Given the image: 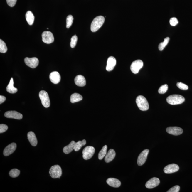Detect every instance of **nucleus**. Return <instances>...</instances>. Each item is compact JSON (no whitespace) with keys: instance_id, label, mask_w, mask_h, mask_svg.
<instances>
[{"instance_id":"1","label":"nucleus","mask_w":192,"mask_h":192,"mask_svg":"<svg viewBox=\"0 0 192 192\" xmlns=\"http://www.w3.org/2000/svg\"><path fill=\"white\" fill-rule=\"evenodd\" d=\"M105 18L102 16H99L94 18L91 25V30L92 32L97 31L103 25Z\"/></svg>"},{"instance_id":"2","label":"nucleus","mask_w":192,"mask_h":192,"mask_svg":"<svg viewBox=\"0 0 192 192\" xmlns=\"http://www.w3.org/2000/svg\"><path fill=\"white\" fill-rule=\"evenodd\" d=\"M136 103L139 108L141 110L146 111L149 108V102L144 96H138L136 99Z\"/></svg>"},{"instance_id":"3","label":"nucleus","mask_w":192,"mask_h":192,"mask_svg":"<svg viewBox=\"0 0 192 192\" xmlns=\"http://www.w3.org/2000/svg\"><path fill=\"white\" fill-rule=\"evenodd\" d=\"M185 99L183 96L180 95H170L166 98V101L168 104L172 105H178L184 102Z\"/></svg>"},{"instance_id":"4","label":"nucleus","mask_w":192,"mask_h":192,"mask_svg":"<svg viewBox=\"0 0 192 192\" xmlns=\"http://www.w3.org/2000/svg\"><path fill=\"white\" fill-rule=\"evenodd\" d=\"M49 173L52 178H60L62 175L61 168L59 165H54L50 168Z\"/></svg>"},{"instance_id":"5","label":"nucleus","mask_w":192,"mask_h":192,"mask_svg":"<svg viewBox=\"0 0 192 192\" xmlns=\"http://www.w3.org/2000/svg\"><path fill=\"white\" fill-rule=\"evenodd\" d=\"M39 96L43 107L45 108L49 107L50 101L48 92L45 91L41 90L39 92Z\"/></svg>"},{"instance_id":"6","label":"nucleus","mask_w":192,"mask_h":192,"mask_svg":"<svg viewBox=\"0 0 192 192\" xmlns=\"http://www.w3.org/2000/svg\"><path fill=\"white\" fill-rule=\"evenodd\" d=\"M95 152V149L93 146H87L82 151V157L85 160L90 159L93 156Z\"/></svg>"},{"instance_id":"7","label":"nucleus","mask_w":192,"mask_h":192,"mask_svg":"<svg viewBox=\"0 0 192 192\" xmlns=\"http://www.w3.org/2000/svg\"><path fill=\"white\" fill-rule=\"evenodd\" d=\"M144 65L142 60H138L132 62L130 67L131 71L134 74H137L139 73V70Z\"/></svg>"},{"instance_id":"8","label":"nucleus","mask_w":192,"mask_h":192,"mask_svg":"<svg viewBox=\"0 0 192 192\" xmlns=\"http://www.w3.org/2000/svg\"><path fill=\"white\" fill-rule=\"evenodd\" d=\"M42 40L43 43L47 44H50L53 43L54 41L53 35L49 31H45L42 35Z\"/></svg>"},{"instance_id":"9","label":"nucleus","mask_w":192,"mask_h":192,"mask_svg":"<svg viewBox=\"0 0 192 192\" xmlns=\"http://www.w3.org/2000/svg\"><path fill=\"white\" fill-rule=\"evenodd\" d=\"M25 63L27 66L32 68H35L38 66L39 60L36 57L28 58L26 57L24 59Z\"/></svg>"},{"instance_id":"10","label":"nucleus","mask_w":192,"mask_h":192,"mask_svg":"<svg viewBox=\"0 0 192 192\" xmlns=\"http://www.w3.org/2000/svg\"><path fill=\"white\" fill-rule=\"evenodd\" d=\"M149 151V149H145L139 155L137 161V164L139 166H142L146 162Z\"/></svg>"},{"instance_id":"11","label":"nucleus","mask_w":192,"mask_h":192,"mask_svg":"<svg viewBox=\"0 0 192 192\" xmlns=\"http://www.w3.org/2000/svg\"><path fill=\"white\" fill-rule=\"evenodd\" d=\"M4 116L8 118L17 119H21L23 118L22 114L15 111H8L5 113Z\"/></svg>"},{"instance_id":"12","label":"nucleus","mask_w":192,"mask_h":192,"mask_svg":"<svg viewBox=\"0 0 192 192\" xmlns=\"http://www.w3.org/2000/svg\"><path fill=\"white\" fill-rule=\"evenodd\" d=\"M166 131L168 134L174 136L181 135L183 133V129L178 127H168Z\"/></svg>"},{"instance_id":"13","label":"nucleus","mask_w":192,"mask_h":192,"mask_svg":"<svg viewBox=\"0 0 192 192\" xmlns=\"http://www.w3.org/2000/svg\"><path fill=\"white\" fill-rule=\"evenodd\" d=\"M179 169V166L176 164L168 165L164 168V171L166 174H171L178 171Z\"/></svg>"},{"instance_id":"14","label":"nucleus","mask_w":192,"mask_h":192,"mask_svg":"<svg viewBox=\"0 0 192 192\" xmlns=\"http://www.w3.org/2000/svg\"><path fill=\"white\" fill-rule=\"evenodd\" d=\"M160 181L159 178L154 177L149 180L146 184V187L149 189H151L157 186L160 183Z\"/></svg>"},{"instance_id":"15","label":"nucleus","mask_w":192,"mask_h":192,"mask_svg":"<svg viewBox=\"0 0 192 192\" xmlns=\"http://www.w3.org/2000/svg\"><path fill=\"white\" fill-rule=\"evenodd\" d=\"M116 63H117V60L114 57L110 56L109 57L107 60L106 70L109 72L112 71L115 66Z\"/></svg>"},{"instance_id":"16","label":"nucleus","mask_w":192,"mask_h":192,"mask_svg":"<svg viewBox=\"0 0 192 192\" xmlns=\"http://www.w3.org/2000/svg\"><path fill=\"white\" fill-rule=\"evenodd\" d=\"M16 148V143H11L5 148L3 151V154L5 156H9L14 152Z\"/></svg>"},{"instance_id":"17","label":"nucleus","mask_w":192,"mask_h":192,"mask_svg":"<svg viewBox=\"0 0 192 192\" xmlns=\"http://www.w3.org/2000/svg\"><path fill=\"white\" fill-rule=\"evenodd\" d=\"M50 81L53 83L57 84L60 82L61 77L58 72L54 71L50 73Z\"/></svg>"},{"instance_id":"18","label":"nucleus","mask_w":192,"mask_h":192,"mask_svg":"<svg viewBox=\"0 0 192 192\" xmlns=\"http://www.w3.org/2000/svg\"><path fill=\"white\" fill-rule=\"evenodd\" d=\"M75 85L79 87H84L86 85L85 77L82 75H77L75 77Z\"/></svg>"},{"instance_id":"19","label":"nucleus","mask_w":192,"mask_h":192,"mask_svg":"<svg viewBox=\"0 0 192 192\" xmlns=\"http://www.w3.org/2000/svg\"><path fill=\"white\" fill-rule=\"evenodd\" d=\"M107 183L109 186L114 188H119L121 185V182L119 180L114 178H108Z\"/></svg>"},{"instance_id":"20","label":"nucleus","mask_w":192,"mask_h":192,"mask_svg":"<svg viewBox=\"0 0 192 192\" xmlns=\"http://www.w3.org/2000/svg\"><path fill=\"white\" fill-rule=\"evenodd\" d=\"M28 138L30 144L33 146H36L38 144V140L34 133L30 131L28 134Z\"/></svg>"},{"instance_id":"21","label":"nucleus","mask_w":192,"mask_h":192,"mask_svg":"<svg viewBox=\"0 0 192 192\" xmlns=\"http://www.w3.org/2000/svg\"><path fill=\"white\" fill-rule=\"evenodd\" d=\"M116 156L115 151L113 149H111L108 151L105 156V161L106 163H108L112 161Z\"/></svg>"},{"instance_id":"22","label":"nucleus","mask_w":192,"mask_h":192,"mask_svg":"<svg viewBox=\"0 0 192 192\" xmlns=\"http://www.w3.org/2000/svg\"><path fill=\"white\" fill-rule=\"evenodd\" d=\"M6 90L7 92L11 94H14L17 92L18 89L14 87V81L13 78H11L9 84L6 87Z\"/></svg>"},{"instance_id":"23","label":"nucleus","mask_w":192,"mask_h":192,"mask_svg":"<svg viewBox=\"0 0 192 192\" xmlns=\"http://www.w3.org/2000/svg\"><path fill=\"white\" fill-rule=\"evenodd\" d=\"M76 142L75 141H72L70 144L65 147L63 149V151L65 154H68L71 152L75 149Z\"/></svg>"},{"instance_id":"24","label":"nucleus","mask_w":192,"mask_h":192,"mask_svg":"<svg viewBox=\"0 0 192 192\" xmlns=\"http://www.w3.org/2000/svg\"><path fill=\"white\" fill-rule=\"evenodd\" d=\"M25 18L28 24L31 25L33 24L34 23L35 17L31 11H28L27 12L25 15Z\"/></svg>"},{"instance_id":"25","label":"nucleus","mask_w":192,"mask_h":192,"mask_svg":"<svg viewBox=\"0 0 192 192\" xmlns=\"http://www.w3.org/2000/svg\"><path fill=\"white\" fill-rule=\"evenodd\" d=\"M82 97L81 95L78 93H75L72 94L70 96V101L72 103H74L80 102L82 100Z\"/></svg>"},{"instance_id":"26","label":"nucleus","mask_w":192,"mask_h":192,"mask_svg":"<svg viewBox=\"0 0 192 192\" xmlns=\"http://www.w3.org/2000/svg\"><path fill=\"white\" fill-rule=\"evenodd\" d=\"M86 144V141L85 139H83L82 141H78V142L76 143L74 150L76 151H79L82 146L85 145Z\"/></svg>"},{"instance_id":"27","label":"nucleus","mask_w":192,"mask_h":192,"mask_svg":"<svg viewBox=\"0 0 192 192\" xmlns=\"http://www.w3.org/2000/svg\"><path fill=\"white\" fill-rule=\"evenodd\" d=\"M107 145L104 146L100 151L98 154V158L99 160H102L105 157L107 154Z\"/></svg>"},{"instance_id":"28","label":"nucleus","mask_w":192,"mask_h":192,"mask_svg":"<svg viewBox=\"0 0 192 192\" xmlns=\"http://www.w3.org/2000/svg\"><path fill=\"white\" fill-rule=\"evenodd\" d=\"M170 38L169 37H167L165 38L164 41L162 43H160L158 46V48L160 51H162L168 45L169 41Z\"/></svg>"},{"instance_id":"29","label":"nucleus","mask_w":192,"mask_h":192,"mask_svg":"<svg viewBox=\"0 0 192 192\" xmlns=\"http://www.w3.org/2000/svg\"><path fill=\"white\" fill-rule=\"evenodd\" d=\"M7 50V47L6 43L2 40H0V52L1 53H5Z\"/></svg>"},{"instance_id":"30","label":"nucleus","mask_w":192,"mask_h":192,"mask_svg":"<svg viewBox=\"0 0 192 192\" xmlns=\"http://www.w3.org/2000/svg\"><path fill=\"white\" fill-rule=\"evenodd\" d=\"M20 174V171L17 169H14L11 170L9 173L10 176L12 178H15L19 176Z\"/></svg>"},{"instance_id":"31","label":"nucleus","mask_w":192,"mask_h":192,"mask_svg":"<svg viewBox=\"0 0 192 192\" xmlns=\"http://www.w3.org/2000/svg\"><path fill=\"white\" fill-rule=\"evenodd\" d=\"M73 18L72 15H69L66 19V28H69L72 26L73 23Z\"/></svg>"},{"instance_id":"32","label":"nucleus","mask_w":192,"mask_h":192,"mask_svg":"<svg viewBox=\"0 0 192 192\" xmlns=\"http://www.w3.org/2000/svg\"><path fill=\"white\" fill-rule=\"evenodd\" d=\"M77 40H78V37L76 35L72 37L71 38V41L70 43V46L71 48H75L76 45Z\"/></svg>"},{"instance_id":"33","label":"nucleus","mask_w":192,"mask_h":192,"mask_svg":"<svg viewBox=\"0 0 192 192\" xmlns=\"http://www.w3.org/2000/svg\"><path fill=\"white\" fill-rule=\"evenodd\" d=\"M168 85H164L161 86L158 89V92L159 94H163L166 93L167 91Z\"/></svg>"},{"instance_id":"34","label":"nucleus","mask_w":192,"mask_h":192,"mask_svg":"<svg viewBox=\"0 0 192 192\" xmlns=\"http://www.w3.org/2000/svg\"><path fill=\"white\" fill-rule=\"evenodd\" d=\"M180 89L183 90H187L188 88V85L181 82H178L176 85Z\"/></svg>"},{"instance_id":"35","label":"nucleus","mask_w":192,"mask_h":192,"mask_svg":"<svg viewBox=\"0 0 192 192\" xmlns=\"http://www.w3.org/2000/svg\"><path fill=\"white\" fill-rule=\"evenodd\" d=\"M169 23L172 26H175L178 24V21L176 18H172L170 20Z\"/></svg>"},{"instance_id":"36","label":"nucleus","mask_w":192,"mask_h":192,"mask_svg":"<svg viewBox=\"0 0 192 192\" xmlns=\"http://www.w3.org/2000/svg\"><path fill=\"white\" fill-rule=\"evenodd\" d=\"M8 127L7 125L4 124H1L0 125V133H4L7 130Z\"/></svg>"},{"instance_id":"37","label":"nucleus","mask_w":192,"mask_h":192,"mask_svg":"<svg viewBox=\"0 0 192 192\" xmlns=\"http://www.w3.org/2000/svg\"><path fill=\"white\" fill-rule=\"evenodd\" d=\"M180 187L178 185H176L169 189L167 192H178L179 191Z\"/></svg>"},{"instance_id":"38","label":"nucleus","mask_w":192,"mask_h":192,"mask_svg":"<svg viewBox=\"0 0 192 192\" xmlns=\"http://www.w3.org/2000/svg\"><path fill=\"white\" fill-rule=\"evenodd\" d=\"M6 1L8 6L11 7L14 6L17 1V0H6Z\"/></svg>"},{"instance_id":"39","label":"nucleus","mask_w":192,"mask_h":192,"mask_svg":"<svg viewBox=\"0 0 192 192\" xmlns=\"http://www.w3.org/2000/svg\"><path fill=\"white\" fill-rule=\"evenodd\" d=\"M6 97L4 96H0V104H1L4 102L6 100Z\"/></svg>"}]
</instances>
